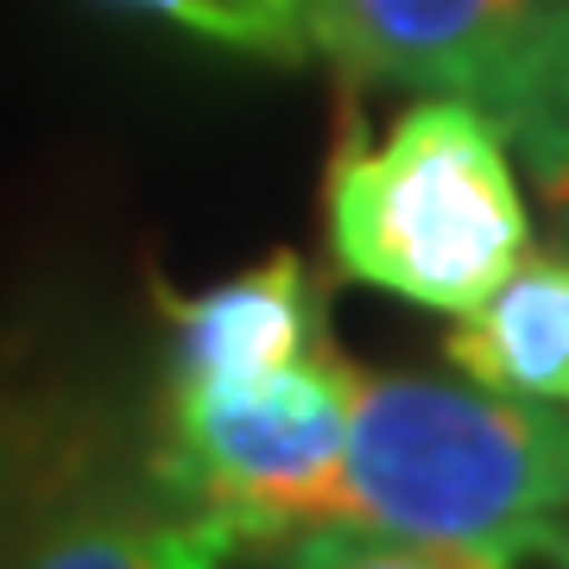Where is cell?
I'll return each instance as SVG.
<instances>
[{"label":"cell","mask_w":569,"mask_h":569,"mask_svg":"<svg viewBox=\"0 0 569 569\" xmlns=\"http://www.w3.org/2000/svg\"><path fill=\"white\" fill-rule=\"evenodd\" d=\"M348 406L355 367L336 342L234 387H164L152 475L190 507L234 519L253 538V563H272L291 538L329 526Z\"/></svg>","instance_id":"obj_4"},{"label":"cell","mask_w":569,"mask_h":569,"mask_svg":"<svg viewBox=\"0 0 569 569\" xmlns=\"http://www.w3.org/2000/svg\"><path fill=\"white\" fill-rule=\"evenodd\" d=\"M323 209L348 279L443 317H468L531 253L507 127L462 96H425L373 140L348 133Z\"/></svg>","instance_id":"obj_1"},{"label":"cell","mask_w":569,"mask_h":569,"mask_svg":"<svg viewBox=\"0 0 569 569\" xmlns=\"http://www.w3.org/2000/svg\"><path fill=\"white\" fill-rule=\"evenodd\" d=\"M133 13H152V20H171L197 39H216V44H234V51H253V58H272V63H298L305 51L291 44V32L266 20L260 7L247 0H121Z\"/></svg>","instance_id":"obj_9"},{"label":"cell","mask_w":569,"mask_h":569,"mask_svg":"<svg viewBox=\"0 0 569 569\" xmlns=\"http://www.w3.org/2000/svg\"><path fill=\"white\" fill-rule=\"evenodd\" d=\"M253 538L234 519L190 507L159 475L63 500L13 569H247Z\"/></svg>","instance_id":"obj_6"},{"label":"cell","mask_w":569,"mask_h":569,"mask_svg":"<svg viewBox=\"0 0 569 569\" xmlns=\"http://www.w3.org/2000/svg\"><path fill=\"white\" fill-rule=\"evenodd\" d=\"M361 82L462 96L531 152L545 183H569V140L557 121V39L569 0H247Z\"/></svg>","instance_id":"obj_3"},{"label":"cell","mask_w":569,"mask_h":569,"mask_svg":"<svg viewBox=\"0 0 569 569\" xmlns=\"http://www.w3.org/2000/svg\"><path fill=\"white\" fill-rule=\"evenodd\" d=\"M159 310L171 317L164 387H234V380H260L329 348L323 291L298 253H272L197 298L159 291Z\"/></svg>","instance_id":"obj_5"},{"label":"cell","mask_w":569,"mask_h":569,"mask_svg":"<svg viewBox=\"0 0 569 569\" xmlns=\"http://www.w3.org/2000/svg\"><path fill=\"white\" fill-rule=\"evenodd\" d=\"M279 569H507L500 538L481 545H406V538H361V531H305L272 557Z\"/></svg>","instance_id":"obj_8"},{"label":"cell","mask_w":569,"mask_h":569,"mask_svg":"<svg viewBox=\"0 0 569 569\" xmlns=\"http://www.w3.org/2000/svg\"><path fill=\"white\" fill-rule=\"evenodd\" d=\"M443 355L481 392L569 406V247L526 253L493 298L456 317Z\"/></svg>","instance_id":"obj_7"},{"label":"cell","mask_w":569,"mask_h":569,"mask_svg":"<svg viewBox=\"0 0 569 569\" xmlns=\"http://www.w3.org/2000/svg\"><path fill=\"white\" fill-rule=\"evenodd\" d=\"M557 512H569V406L355 367L336 531L481 545Z\"/></svg>","instance_id":"obj_2"},{"label":"cell","mask_w":569,"mask_h":569,"mask_svg":"<svg viewBox=\"0 0 569 569\" xmlns=\"http://www.w3.org/2000/svg\"><path fill=\"white\" fill-rule=\"evenodd\" d=\"M550 89H557V121H563V140H569V20H563V39H557V70H550Z\"/></svg>","instance_id":"obj_10"}]
</instances>
